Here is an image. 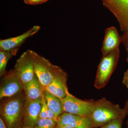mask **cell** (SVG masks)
<instances>
[{
  "mask_svg": "<svg viewBox=\"0 0 128 128\" xmlns=\"http://www.w3.org/2000/svg\"><path fill=\"white\" fill-rule=\"evenodd\" d=\"M119 48L102 56L98 64L94 86L97 89L103 88L107 84L119 59Z\"/></svg>",
  "mask_w": 128,
  "mask_h": 128,
  "instance_id": "obj_4",
  "label": "cell"
},
{
  "mask_svg": "<svg viewBox=\"0 0 128 128\" xmlns=\"http://www.w3.org/2000/svg\"><path fill=\"white\" fill-rule=\"evenodd\" d=\"M126 50H127V53H128V57H127V60L128 62V48L126 49Z\"/></svg>",
  "mask_w": 128,
  "mask_h": 128,
  "instance_id": "obj_26",
  "label": "cell"
},
{
  "mask_svg": "<svg viewBox=\"0 0 128 128\" xmlns=\"http://www.w3.org/2000/svg\"><path fill=\"white\" fill-rule=\"evenodd\" d=\"M58 125H66L73 128H93L88 118L63 112L58 118Z\"/></svg>",
  "mask_w": 128,
  "mask_h": 128,
  "instance_id": "obj_12",
  "label": "cell"
},
{
  "mask_svg": "<svg viewBox=\"0 0 128 128\" xmlns=\"http://www.w3.org/2000/svg\"><path fill=\"white\" fill-rule=\"evenodd\" d=\"M21 93L4 98L1 104V117L8 128H18L22 119L25 96Z\"/></svg>",
  "mask_w": 128,
  "mask_h": 128,
  "instance_id": "obj_2",
  "label": "cell"
},
{
  "mask_svg": "<svg viewBox=\"0 0 128 128\" xmlns=\"http://www.w3.org/2000/svg\"><path fill=\"white\" fill-rule=\"evenodd\" d=\"M56 125V121L53 120L39 118L34 128H55Z\"/></svg>",
  "mask_w": 128,
  "mask_h": 128,
  "instance_id": "obj_17",
  "label": "cell"
},
{
  "mask_svg": "<svg viewBox=\"0 0 128 128\" xmlns=\"http://www.w3.org/2000/svg\"><path fill=\"white\" fill-rule=\"evenodd\" d=\"M67 79V74L64 70L56 76L51 83L44 89V90L60 99H63L70 93L66 84Z\"/></svg>",
  "mask_w": 128,
  "mask_h": 128,
  "instance_id": "obj_11",
  "label": "cell"
},
{
  "mask_svg": "<svg viewBox=\"0 0 128 128\" xmlns=\"http://www.w3.org/2000/svg\"><path fill=\"white\" fill-rule=\"evenodd\" d=\"M41 106V98L34 101L25 99L22 118L23 127L34 128L39 118Z\"/></svg>",
  "mask_w": 128,
  "mask_h": 128,
  "instance_id": "obj_10",
  "label": "cell"
},
{
  "mask_svg": "<svg viewBox=\"0 0 128 128\" xmlns=\"http://www.w3.org/2000/svg\"><path fill=\"white\" fill-rule=\"evenodd\" d=\"M127 115L124 108L104 98L95 101L93 110L88 118L92 128H98L113 120Z\"/></svg>",
  "mask_w": 128,
  "mask_h": 128,
  "instance_id": "obj_1",
  "label": "cell"
},
{
  "mask_svg": "<svg viewBox=\"0 0 128 128\" xmlns=\"http://www.w3.org/2000/svg\"><path fill=\"white\" fill-rule=\"evenodd\" d=\"M121 42L126 48H128V31L124 33V34L121 36Z\"/></svg>",
  "mask_w": 128,
  "mask_h": 128,
  "instance_id": "obj_21",
  "label": "cell"
},
{
  "mask_svg": "<svg viewBox=\"0 0 128 128\" xmlns=\"http://www.w3.org/2000/svg\"><path fill=\"white\" fill-rule=\"evenodd\" d=\"M26 128V127H23H23H22V128Z\"/></svg>",
  "mask_w": 128,
  "mask_h": 128,
  "instance_id": "obj_28",
  "label": "cell"
},
{
  "mask_svg": "<svg viewBox=\"0 0 128 128\" xmlns=\"http://www.w3.org/2000/svg\"><path fill=\"white\" fill-rule=\"evenodd\" d=\"M24 2L28 4L36 5L46 2L48 0H24Z\"/></svg>",
  "mask_w": 128,
  "mask_h": 128,
  "instance_id": "obj_20",
  "label": "cell"
},
{
  "mask_svg": "<svg viewBox=\"0 0 128 128\" xmlns=\"http://www.w3.org/2000/svg\"><path fill=\"white\" fill-rule=\"evenodd\" d=\"M40 29L34 26L24 33L17 36L0 40V50L9 51L16 55L18 50L26 39L36 34Z\"/></svg>",
  "mask_w": 128,
  "mask_h": 128,
  "instance_id": "obj_9",
  "label": "cell"
},
{
  "mask_svg": "<svg viewBox=\"0 0 128 128\" xmlns=\"http://www.w3.org/2000/svg\"><path fill=\"white\" fill-rule=\"evenodd\" d=\"M127 127H128V120L127 122Z\"/></svg>",
  "mask_w": 128,
  "mask_h": 128,
  "instance_id": "obj_27",
  "label": "cell"
},
{
  "mask_svg": "<svg viewBox=\"0 0 128 128\" xmlns=\"http://www.w3.org/2000/svg\"><path fill=\"white\" fill-rule=\"evenodd\" d=\"M0 128H8L1 117L0 118Z\"/></svg>",
  "mask_w": 128,
  "mask_h": 128,
  "instance_id": "obj_23",
  "label": "cell"
},
{
  "mask_svg": "<svg viewBox=\"0 0 128 128\" xmlns=\"http://www.w3.org/2000/svg\"><path fill=\"white\" fill-rule=\"evenodd\" d=\"M24 91L25 99L34 101L41 98L44 89L35 76L32 81L24 86Z\"/></svg>",
  "mask_w": 128,
  "mask_h": 128,
  "instance_id": "obj_14",
  "label": "cell"
},
{
  "mask_svg": "<svg viewBox=\"0 0 128 128\" xmlns=\"http://www.w3.org/2000/svg\"><path fill=\"white\" fill-rule=\"evenodd\" d=\"M124 109L125 110V112H126V114H127V115L128 116V102L127 101L126 102V104H125V106H124Z\"/></svg>",
  "mask_w": 128,
  "mask_h": 128,
  "instance_id": "obj_25",
  "label": "cell"
},
{
  "mask_svg": "<svg viewBox=\"0 0 128 128\" xmlns=\"http://www.w3.org/2000/svg\"><path fill=\"white\" fill-rule=\"evenodd\" d=\"M102 1H103V0H102Z\"/></svg>",
  "mask_w": 128,
  "mask_h": 128,
  "instance_id": "obj_30",
  "label": "cell"
},
{
  "mask_svg": "<svg viewBox=\"0 0 128 128\" xmlns=\"http://www.w3.org/2000/svg\"><path fill=\"white\" fill-rule=\"evenodd\" d=\"M121 42L117 28L114 26L110 27L105 30V36L102 49V56H105L119 48Z\"/></svg>",
  "mask_w": 128,
  "mask_h": 128,
  "instance_id": "obj_13",
  "label": "cell"
},
{
  "mask_svg": "<svg viewBox=\"0 0 128 128\" xmlns=\"http://www.w3.org/2000/svg\"><path fill=\"white\" fill-rule=\"evenodd\" d=\"M30 52L34 63L35 75L44 89L64 70L33 50H30Z\"/></svg>",
  "mask_w": 128,
  "mask_h": 128,
  "instance_id": "obj_3",
  "label": "cell"
},
{
  "mask_svg": "<svg viewBox=\"0 0 128 128\" xmlns=\"http://www.w3.org/2000/svg\"><path fill=\"white\" fill-rule=\"evenodd\" d=\"M42 100V106L41 111L39 115V118H48L47 117V111L48 110V106L46 104V100L44 98V94L41 98Z\"/></svg>",
  "mask_w": 128,
  "mask_h": 128,
  "instance_id": "obj_19",
  "label": "cell"
},
{
  "mask_svg": "<svg viewBox=\"0 0 128 128\" xmlns=\"http://www.w3.org/2000/svg\"><path fill=\"white\" fill-rule=\"evenodd\" d=\"M24 90V85L14 70L10 71L2 80L0 87V99L11 97Z\"/></svg>",
  "mask_w": 128,
  "mask_h": 128,
  "instance_id": "obj_8",
  "label": "cell"
},
{
  "mask_svg": "<svg viewBox=\"0 0 128 128\" xmlns=\"http://www.w3.org/2000/svg\"><path fill=\"white\" fill-rule=\"evenodd\" d=\"M64 112L88 118L94 108L93 100H82L69 93L62 99Z\"/></svg>",
  "mask_w": 128,
  "mask_h": 128,
  "instance_id": "obj_5",
  "label": "cell"
},
{
  "mask_svg": "<svg viewBox=\"0 0 128 128\" xmlns=\"http://www.w3.org/2000/svg\"><path fill=\"white\" fill-rule=\"evenodd\" d=\"M103 3L116 18L121 32H128V0H104Z\"/></svg>",
  "mask_w": 128,
  "mask_h": 128,
  "instance_id": "obj_7",
  "label": "cell"
},
{
  "mask_svg": "<svg viewBox=\"0 0 128 128\" xmlns=\"http://www.w3.org/2000/svg\"><path fill=\"white\" fill-rule=\"evenodd\" d=\"M55 128H73L68 125H58L57 124Z\"/></svg>",
  "mask_w": 128,
  "mask_h": 128,
  "instance_id": "obj_24",
  "label": "cell"
},
{
  "mask_svg": "<svg viewBox=\"0 0 128 128\" xmlns=\"http://www.w3.org/2000/svg\"><path fill=\"white\" fill-rule=\"evenodd\" d=\"M122 83L126 86H128V69L124 73Z\"/></svg>",
  "mask_w": 128,
  "mask_h": 128,
  "instance_id": "obj_22",
  "label": "cell"
},
{
  "mask_svg": "<svg viewBox=\"0 0 128 128\" xmlns=\"http://www.w3.org/2000/svg\"><path fill=\"white\" fill-rule=\"evenodd\" d=\"M44 95L48 107L54 112L58 118L64 112L62 99L44 90Z\"/></svg>",
  "mask_w": 128,
  "mask_h": 128,
  "instance_id": "obj_15",
  "label": "cell"
},
{
  "mask_svg": "<svg viewBox=\"0 0 128 128\" xmlns=\"http://www.w3.org/2000/svg\"><path fill=\"white\" fill-rule=\"evenodd\" d=\"M126 87H127V88H128V86H126Z\"/></svg>",
  "mask_w": 128,
  "mask_h": 128,
  "instance_id": "obj_29",
  "label": "cell"
},
{
  "mask_svg": "<svg viewBox=\"0 0 128 128\" xmlns=\"http://www.w3.org/2000/svg\"><path fill=\"white\" fill-rule=\"evenodd\" d=\"M125 118L122 117L113 120L102 126L100 128H122L123 122Z\"/></svg>",
  "mask_w": 128,
  "mask_h": 128,
  "instance_id": "obj_18",
  "label": "cell"
},
{
  "mask_svg": "<svg viewBox=\"0 0 128 128\" xmlns=\"http://www.w3.org/2000/svg\"><path fill=\"white\" fill-rule=\"evenodd\" d=\"M15 56L13 53L9 51L0 50V76L6 74V67L9 60Z\"/></svg>",
  "mask_w": 128,
  "mask_h": 128,
  "instance_id": "obj_16",
  "label": "cell"
},
{
  "mask_svg": "<svg viewBox=\"0 0 128 128\" xmlns=\"http://www.w3.org/2000/svg\"><path fill=\"white\" fill-rule=\"evenodd\" d=\"M14 71L24 86L32 81L35 76L34 63L30 50L24 52L17 60Z\"/></svg>",
  "mask_w": 128,
  "mask_h": 128,
  "instance_id": "obj_6",
  "label": "cell"
}]
</instances>
